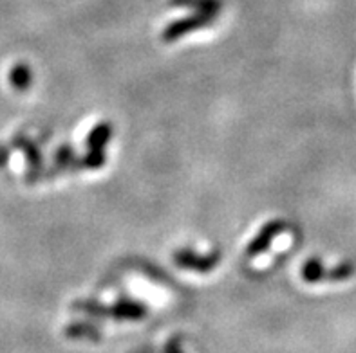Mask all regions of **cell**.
<instances>
[{"label":"cell","mask_w":356,"mask_h":353,"mask_svg":"<svg viewBox=\"0 0 356 353\" xmlns=\"http://www.w3.org/2000/svg\"><path fill=\"white\" fill-rule=\"evenodd\" d=\"M208 20H210V17L203 13L195 15V17L183 18V20H177V22L170 24V26L165 29L163 38H165V42H174L177 40L179 36L185 35V33H190L194 31V29H199V27L208 26Z\"/></svg>","instance_id":"obj_1"},{"label":"cell","mask_w":356,"mask_h":353,"mask_svg":"<svg viewBox=\"0 0 356 353\" xmlns=\"http://www.w3.org/2000/svg\"><path fill=\"white\" fill-rule=\"evenodd\" d=\"M217 261H219V255L217 252H212V255L208 256H199L195 252H192V250L183 249L176 255L177 265L185 268H192V270H203V273L210 270Z\"/></svg>","instance_id":"obj_2"},{"label":"cell","mask_w":356,"mask_h":353,"mask_svg":"<svg viewBox=\"0 0 356 353\" xmlns=\"http://www.w3.org/2000/svg\"><path fill=\"white\" fill-rule=\"evenodd\" d=\"M282 229H284V222H280V220H275V222H270V224L266 225V227L262 229L261 233L257 234V236H255V240L252 241V243H250L248 246V250H246V252H248V256H257V255H261L262 250L264 249H268V246H270V241L273 240V238L277 236V234L280 233V231H282Z\"/></svg>","instance_id":"obj_3"},{"label":"cell","mask_w":356,"mask_h":353,"mask_svg":"<svg viewBox=\"0 0 356 353\" xmlns=\"http://www.w3.org/2000/svg\"><path fill=\"white\" fill-rule=\"evenodd\" d=\"M111 135H113V126L108 123H99L98 126L92 128V132L87 137V148L89 150H104Z\"/></svg>","instance_id":"obj_4"},{"label":"cell","mask_w":356,"mask_h":353,"mask_svg":"<svg viewBox=\"0 0 356 353\" xmlns=\"http://www.w3.org/2000/svg\"><path fill=\"white\" fill-rule=\"evenodd\" d=\"M302 277L307 283H316L322 282L327 277V273H325V267L318 258L309 259L302 268Z\"/></svg>","instance_id":"obj_5"},{"label":"cell","mask_w":356,"mask_h":353,"mask_svg":"<svg viewBox=\"0 0 356 353\" xmlns=\"http://www.w3.org/2000/svg\"><path fill=\"white\" fill-rule=\"evenodd\" d=\"M11 83H13L17 89L24 90L31 85V71L26 65H17V67L11 71Z\"/></svg>","instance_id":"obj_6"},{"label":"cell","mask_w":356,"mask_h":353,"mask_svg":"<svg viewBox=\"0 0 356 353\" xmlns=\"http://www.w3.org/2000/svg\"><path fill=\"white\" fill-rule=\"evenodd\" d=\"M176 4L201 8V13L208 15V17H213L217 13V9H219V2L217 0H176Z\"/></svg>","instance_id":"obj_7"},{"label":"cell","mask_w":356,"mask_h":353,"mask_svg":"<svg viewBox=\"0 0 356 353\" xmlns=\"http://www.w3.org/2000/svg\"><path fill=\"white\" fill-rule=\"evenodd\" d=\"M353 274H355V265L349 264V261H343V264L331 268V273H327V279H331V282H346Z\"/></svg>","instance_id":"obj_8"},{"label":"cell","mask_w":356,"mask_h":353,"mask_svg":"<svg viewBox=\"0 0 356 353\" xmlns=\"http://www.w3.org/2000/svg\"><path fill=\"white\" fill-rule=\"evenodd\" d=\"M104 162H105L104 150H90L89 155L83 159V164H86L87 168H90V170H96V168H99V166H104Z\"/></svg>","instance_id":"obj_9"}]
</instances>
